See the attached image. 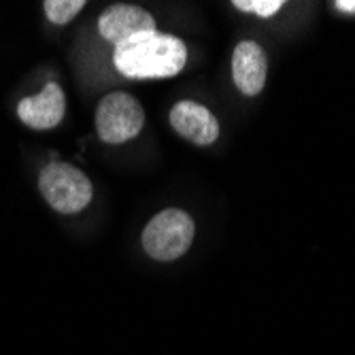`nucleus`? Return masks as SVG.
<instances>
[{
	"instance_id": "1",
	"label": "nucleus",
	"mask_w": 355,
	"mask_h": 355,
	"mask_svg": "<svg viewBox=\"0 0 355 355\" xmlns=\"http://www.w3.org/2000/svg\"><path fill=\"white\" fill-rule=\"evenodd\" d=\"M187 49L183 41L162 32H141L115 47L113 64L128 79H168L183 71Z\"/></svg>"
},
{
	"instance_id": "2",
	"label": "nucleus",
	"mask_w": 355,
	"mask_h": 355,
	"mask_svg": "<svg viewBox=\"0 0 355 355\" xmlns=\"http://www.w3.org/2000/svg\"><path fill=\"white\" fill-rule=\"evenodd\" d=\"M39 189L45 202L62 213L75 215L92 202V181L69 162H49L39 175Z\"/></svg>"
},
{
	"instance_id": "3",
	"label": "nucleus",
	"mask_w": 355,
	"mask_h": 355,
	"mask_svg": "<svg viewBox=\"0 0 355 355\" xmlns=\"http://www.w3.org/2000/svg\"><path fill=\"white\" fill-rule=\"evenodd\" d=\"M196 234L193 219L181 209L157 213L143 230V247L147 255L159 262H173L181 257Z\"/></svg>"
},
{
	"instance_id": "4",
	"label": "nucleus",
	"mask_w": 355,
	"mask_h": 355,
	"mask_svg": "<svg viewBox=\"0 0 355 355\" xmlns=\"http://www.w3.org/2000/svg\"><path fill=\"white\" fill-rule=\"evenodd\" d=\"M145 123V111L135 96L111 92L96 109V132L103 143L119 145L135 139Z\"/></svg>"
},
{
	"instance_id": "5",
	"label": "nucleus",
	"mask_w": 355,
	"mask_h": 355,
	"mask_svg": "<svg viewBox=\"0 0 355 355\" xmlns=\"http://www.w3.org/2000/svg\"><path fill=\"white\" fill-rule=\"evenodd\" d=\"M67 113V98L58 83H47L37 96H26L17 105V117L32 130H51Z\"/></svg>"
},
{
	"instance_id": "6",
	"label": "nucleus",
	"mask_w": 355,
	"mask_h": 355,
	"mask_svg": "<svg viewBox=\"0 0 355 355\" xmlns=\"http://www.w3.org/2000/svg\"><path fill=\"white\" fill-rule=\"evenodd\" d=\"M171 125L193 145H211L219 137L217 117L193 101H181L171 109Z\"/></svg>"
},
{
	"instance_id": "7",
	"label": "nucleus",
	"mask_w": 355,
	"mask_h": 355,
	"mask_svg": "<svg viewBox=\"0 0 355 355\" xmlns=\"http://www.w3.org/2000/svg\"><path fill=\"white\" fill-rule=\"evenodd\" d=\"M155 21L153 17L135 5H113L109 7L98 19V32L105 41L113 43L115 47L128 39H132L141 32H153Z\"/></svg>"
},
{
	"instance_id": "8",
	"label": "nucleus",
	"mask_w": 355,
	"mask_h": 355,
	"mask_svg": "<svg viewBox=\"0 0 355 355\" xmlns=\"http://www.w3.org/2000/svg\"><path fill=\"white\" fill-rule=\"evenodd\" d=\"M268 60L264 49L253 43L243 41L234 47L232 53V79L239 92L245 96H257L266 85Z\"/></svg>"
},
{
	"instance_id": "9",
	"label": "nucleus",
	"mask_w": 355,
	"mask_h": 355,
	"mask_svg": "<svg viewBox=\"0 0 355 355\" xmlns=\"http://www.w3.org/2000/svg\"><path fill=\"white\" fill-rule=\"evenodd\" d=\"M83 7L85 0H47V3H43L47 19L58 26L69 24L75 15L83 11Z\"/></svg>"
},
{
	"instance_id": "10",
	"label": "nucleus",
	"mask_w": 355,
	"mask_h": 355,
	"mask_svg": "<svg viewBox=\"0 0 355 355\" xmlns=\"http://www.w3.org/2000/svg\"><path fill=\"white\" fill-rule=\"evenodd\" d=\"M232 5L239 11L255 13V15H260V17H272L275 13L281 11V7L285 3H283V0H234Z\"/></svg>"
},
{
	"instance_id": "11",
	"label": "nucleus",
	"mask_w": 355,
	"mask_h": 355,
	"mask_svg": "<svg viewBox=\"0 0 355 355\" xmlns=\"http://www.w3.org/2000/svg\"><path fill=\"white\" fill-rule=\"evenodd\" d=\"M334 7L340 11V13H349V15H355V0H336Z\"/></svg>"
}]
</instances>
